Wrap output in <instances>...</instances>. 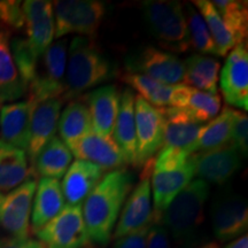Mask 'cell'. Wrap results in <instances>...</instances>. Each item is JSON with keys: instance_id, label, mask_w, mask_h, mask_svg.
<instances>
[{"instance_id": "cell-1", "label": "cell", "mask_w": 248, "mask_h": 248, "mask_svg": "<svg viewBox=\"0 0 248 248\" xmlns=\"http://www.w3.org/2000/svg\"><path fill=\"white\" fill-rule=\"evenodd\" d=\"M133 186L132 173L125 169L108 172L82 206L89 239L106 246L113 237L121 210Z\"/></svg>"}, {"instance_id": "cell-2", "label": "cell", "mask_w": 248, "mask_h": 248, "mask_svg": "<svg viewBox=\"0 0 248 248\" xmlns=\"http://www.w3.org/2000/svg\"><path fill=\"white\" fill-rule=\"evenodd\" d=\"M116 75V69L101 51L94 38L74 37L66 67L63 101L102 84Z\"/></svg>"}, {"instance_id": "cell-3", "label": "cell", "mask_w": 248, "mask_h": 248, "mask_svg": "<svg viewBox=\"0 0 248 248\" xmlns=\"http://www.w3.org/2000/svg\"><path fill=\"white\" fill-rule=\"evenodd\" d=\"M193 177L192 155L167 147H162L155 155L151 177L154 224H160L169 204Z\"/></svg>"}, {"instance_id": "cell-4", "label": "cell", "mask_w": 248, "mask_h": 248, "mask_svg": "<svg viewBox=\"0 0 248 248\" xmlns=\"http://www.w3.org/2000/svg\"><path fill=\"white\" fill-rule=\"evenodd\" d=\"M209 195L208 183L194 179L185 186L163 213L160 224L177 244H188L204 219V203Z\"/></svg>"}, {"instance_id": "cell-5", "label": "cell", "mask_w": 248, "mask_h": 248, "mask_svg": "<svg viewBox=\"0 0 248 248\" xmlns=\"http://www.w3.org/2000/svg\"><path fill=\"white\" fill-rule=\"evenodd\" d=\"M141 7L147 27L162 47L176 53L186 52L191 47L181 2L150 0L142 2Z\"/></svg>"}, {"instance_id": "cell-6", "label": "cell", "mask_w": 248, "mask_h": 248, "mask_svg": "<svg viewBox=\"0 0 248 248\" xmlns=\"http://www.w3.org/2000/svg\"><path fill=\"white\" fill-rule=\"evenodd\" d=\"M68 40L58 39L39 58L35 78L28 86V102L33 107L39 102L62 98L66 92Z\"/></svg>"}, {"instance_id": "cell-7", "label": "cell", "mask_w": 248, "mask_h": 248, "mask_svg": "<svg viewBox=\"0 0 248 248\" xmlns=\"http://www.w3.org/2000/svg\"><path fill=\"white\" fill-rule=\"evenodd\" d=\"M54 38L69 33L94 38L101 26L106 6L98 0H58L53 2Z\"/></svg>"}, {"instance_id": "cell-8", "label": "cell", "mask_w": 248, "mask_h": 248, "mask_svg": "<svg viewBox=\"0 0 248 248\" xmlns=\"http://www.w3.org/2000/svg\"><path fill=\"white\" fill-rule=\"evenodd\" d=\"M154 159L141 167L140 181L130 192L123 208L121 210L119 222L113 232L114 239L137 232L153 224V208H152L151 177L153 172Z\"/></svg>"}, {"instance_id": "cell-9", "label": "cell", "mask_w": 248, "mask_h": 248, "mask_svg": "<svg viewBox=\"0 0 248 248\" xmlns=\"http://www.w3.org/2000/svg\"><path fill=\"white\" fill-rule=\"evenodd\" d=\"M44 248H85L90 239L82 206H64L61 213L36 232Z\"/></svg>"}, {"instance_id": "cell-10", "label": "cell", "mask_w": 248, "mask_h": 248, "mask_svg": "<svg viewBox=\"0 0 248 248\" xmlns=\"http://www.w3.org/2000/svg\"><path fill=\"white\" fill-rule=\"evenodd\" d=\"M37 182L35 179L22 183L8 192H0V226L11 237L29 238L31 210Z\"/></svg>"}, {"instance_id": "cell-11", "label": "cell", "mask_w": 248, "mask_h": 248, "mask_svg": "<svg viewBox=\"0 0 248 248\" xmlns=\"http://www.w3.org/2000/svg\"><path fill=\"white\" fill-rule=\"evenodd\" d=\"M135 119L137 136L135 167H142L162 148L166 122L161 110L139 95H135Z\"/></svg>"}, {"instance_id": "cell-12", "label": "cell", "mask_w": 248, "mask_h": 248, "mask_svg": "<svg viewBox=\"0 0 248 248\" xmlns=\"http://www.w3.org/2000/svg\"><path fill=\"white\" fill-rule=\"evenodd\" d=\"M128 73L141 74L166 85L184 82L185 64L177 55L152 46L142 48L126 60Z\"/></svg>"}, {"instance_id": "cell-13", "label": "cell", "mask_w": 248, "mask_h": 248, "mask_svg": "<svg viewBox=\"0 0 248 248\" xmlns=\"http://www.w3.org/2000/svg\"><path fill=\"white\" fill-rule=\"evenodd\" d=\"M221 91L230 106L248 109V51L246 42L235 45L221 73Z\"/></svg>"}, {"instance_id": "cell-14", "label": "cell", "mask_w": 248, "mask_h": 248, "mask_svg": "<svg viewBox=\"0 0 248 248\" xmlns=\"http://www.w3.org/2000/svg\"><path fill=\"white\" fill-rule=\"evenodd\" d=\"M27 42L37 58H40L54 39L53 2L27 0L22 4Z\"/></svg>"}, {"instance_id": "cell-15", "label": "cell", "mask_w": 248, "mask_h": 248, "mask_svg": "<svg viewBox=\"0 0 248 248\" xmlns=\"http://www.w3.org/2000/svg\"><path fill=\"white\" fill-rule=\"evenodd\" d=\"M213 230L219 241L239 238L248 228V208L244 198L226 194L218 198L212 208Z\"/></svg>"}, {"instance_id": "cell-16", "label": "cell", "mask_w": 248, "mask_h": 248, "mask_svg": "<svg viewBox=\"0 0 248 248\" xmlns=\"http://www.w3.org/2000/svg\"><path fill=\"white\" fill-rule=\"evenodd\" d=\"M194 176L207 183L223 184L241 168L243 155L234 145L192 155Z\"/></svg>"}, {"instance_id": "cell-17", "label": "cell", "mask_w": 248, "mask_h": 248, "mask_svg": "<svg viewBox=\"0 0 248 248\" xmlns=\"http://www.w3.org/2000/svg\"><path fill=\"white\" fill-rule=\"evenodd\" d=\"M164 117L163 146L183 152L187 155L197 153L198 140L203 123L197 122L185 113L175 107H166L160 109Z\"/></svg>"}, {"instance_id": "cell-18", "label": "cell", "mask_w": 248, "mask_h": 248, "mask_svg": "<svg viewBox=\"0 0 248 248\" xmlns=\"http://www.w3.org/2000/svg\"><path fill=\"white\" fill-rule=\"evenodd\" d=\"M63 102L62 98H53L39 102L32 107L30 120V138L27 148L28 160H30L31 162L35 160L40 150L52 138L55 137Z\"/></svg>"}, {"instance_id": "cell-19", "label": "cell", "mask_w": 248, "mask_h": 248, "mask_svg": "<svg viewBox=\"0 0 248 248\" xmlns=\"http://www.w3.org/2000/svg\"><path fill=\"white\" fill-rule=\"evenodd\" d=\"M105 171L86 161L76 160L62 177L61 190L67 206H83L86 198L104 178Z\"/></svg>"}, {"instance_id": "cell-20", "label": "cell", "mask_w": 248, "mask_h": 248, "mask_svg": "<svg viewBox=\"0 0 248 248\" xmlns=\"http://www.w3.org/2000/svg\"><path fill=\"white\" fill-rule=\"evenodd\" d=\"M77 160L86 161L106 171L122 169L125 166L120 148L113 138H105L91 130L71 150Z\"/></svg>"}, {"instance_id": "cell-21", "label": "cell", "mask_w": 248, "mask_h": 248, "mask_svg": "<svg viewBox=\"0 0 248 248\" xmlns=\"http://www.w3.org/2000/svg\"><path fill=\"white\" fill-rule=\"evenodd\" d=\"M119 90L115 85L95 89L85 95L91 115L92 130L105 138H113V130L119 113Z\"/></svg>"}, {"instance_id": "cell-22", "label": "cell", "mask_w": 248, "mask_h": 248, "mask_svg": "<svg viewBox=\"0 0 248 248\" xmlns=\"http://www.w3.org/2000/svg\"><path fill=\"white\" fill-rule=\"evenodd\" d=\"M187 113L197 122L206 123L218 115L222 108L221 97L195 90L185 84L173 85L170 106Z\"/></svg>"}, {"instance_id": "cell-23", "label": "cell", "mask_w": 248, "mask_h": 248, "mask_svg": "<svg viewBox=\"0 0 248 248\" xmlns=\"http://www.w3.org/2000/svg\"><path fill=\"white\" fill-rule=\"evenodd\" d=\"M31 110L32 107L28 100L4 105L0 109V141L27 153Z\"/></svg>"}, {"instance_id": "cell-24", "label": "cell", "mask_w": 248, "mask_h": 248, "mask_svg": "<svg viewBox=\"0 0 248 248\" xmlns=\"http://www.w3.org/2000/svg\"><path fill=\"white\" fill-rule=\"evenodd\" d=\"M113 139L120 148L125 164H136L137 136H136L135 94L131 89H125L120 94L119 113L113 130Z\"/></svg>"}, {"instance_id": "cell-25", "label": "cell", "mask_w": 248, "mask_h": 248, "mask_svg": "<svg viewBox=\"0 0 248 248\" xmlns=\"http://www.w3.org/2000/svg\"><path fill=\"white\" fill-rule=\"evenodd\" d=\"M64 206L66 202L60 182L53 178H40L37 183L31 210V231L35 233L39 231L59 215Z\"/></svg>"}, {"instance_id": "cell-26", "label": "cell", "mask_w": 248, "mask_h": 248, "mask_svg": "<svg viewBox=\"0 0 248 248\" xmlns=\"http://www.w3.org/2000/svg\"><path fill=\"white\" fill-rule=\"evenodd\" d=\"M12 30L0 24V104L16 102L27 94L11 51Z\"/></svg>"}, {"instance_id": "cell-27", "label": "cell", "mask_w": 248, "mask_h": 248, "mask_svg": "<svg viewBox=\"0 0 248 248\" xmlns=\"http://www.w3.org/2000/svg\"><path fill=\"white\" fill-rule=\"evenodd\" d=\"M73 157L74 155L67 145L55 136L37 154L35 160L31 162V169L33 173L42 178H53L59 181L69 169Z\"/></svg>"}, {"instance_id": "cell-28", "label": "cell", "mask_w": 248, "mask_h": 248, "mask_svg": "<svg viewBox=\"0 0 248 248\" xmlns=\"http://www.w3.org/2000/svg\"><path fill=\"white\" fill-rule=\"evenodd\" d=\"M26 151L0 141V192H8L32 175Z\"/></svg>"}, {"instance_id": "cell-29", "label": "cell", "mask_w": 248, "mask_h": 248, "mask_svg": "<svg viewBox=\"0 0 248 248\" xmlns=\"http://www.w3.org/2000/svg\"><path fill=\"white\" fill-rule=\"evenodd\" d=\"M60 138L70 152L84 136L92 130L89 108L83 101H70L60 114L58 123Z\"/></svg>"}, {"instance_id": "cell-30", "label": "cell", "mask_w": 248, "mask_h": 248, "mask_svg": "<svg viewBox=\"0 0 248 248\" xmlns=\"http://www.w3.org/2000/svg\"><path fill=\"white\" fill-rule=\"evenodd\" d=\"M185 85L199 91L217 94V82L221 64L212 57L202 54H192L186 59Z\"/></svg>"}, {"instance_id": "cell-31", "label": "cell", "mask_w": 248, "mask_h": 248, "mask_svg": "<svg viewBox=\"0 0 248 248\" xmlns=\"http://www.w3.org/2000/svg\"><path fill=\"white\" fill-rule=\"evenodd\" d=\"M232 119L233 109L225 107L213 121L201 130L197 153L218 150L232 144Z\"/></svg>"}, {"instance_id": "cell-32", "label": "cell", "mask_w": 248, "mask_h": 248, "mask_svg": "<svg viewBox=\"0 0 248 248\" xmlns=\"http://www.w3.org/2000/svg\"><path fill=\"white\" fill-rule=\"evenodd\" d=\"M121 80L129 85L131 90H136L139 93V97L157 109L170 106L173 85H166L141 74L135 73L123 74Z\"/></svg>"}, {"instance_id": "cell-33", "label": "cell", "mask_w": 248, "mask_h": 248, "mask_svg": "<svg viewBox=\"0 0 248 248\" xmlns=\"http://www.w3.org/2000/svg\"><path fill=\"white\" fill-rule=\"evenodd\" d=\"M195 7L199 9V13L207 24L210 36L214 40V44L217 49L218 57H225L235 45H238L234 36L230 32L218 12L214 7L212 1L208 0H195L192 2Z\"/></svg>"}, {"instance_id": "cell-34", "label": "cell", "mask_w": 248, "mask_h": 248, "mask_svg": "<svg viewBox=\"0 0 248 248\" xmlns=\"http://www.w3.org/2000/svg\"><path fill=\"white\" fill-rule=\"evenodd\" d=\"M214 7L218 12L223 22L234 36L238 44L246 42L248 28L247 1L237 0H214Z\"/></svg>"}, {"instance_id": "cell-35", "label": "cell", "mask_w": 248, "mask_h": 248, "mask_svg": "<svg viewBox=\"0 0 248 248\" xmlns=\"http://www.w3.org/2000/svg\"><path fill=\"white\" fill-rule=\"evenodd\" d=\"M184 15L186 18V24H187L188 37H190V44L192 47L202 54L218 55L215 44H214V40L210 36L208 28H207V24L199 12L195 11L194 6L186 2Z\"/></svg>"}, {"instance_id": "cell-36", "label": "cell", "mask_w": 248, "mask_h": 248, "mask_svg": "<svg viewBox=\"0 0 248 248\" xmlns=\"http://www.w3.org/2000/svg\"><path fill=\"white\" fill-rule=\"evenodd\" d=\"M11 51L21 79L23 80L28 90V86L35 78L39 59L31 51L27 39L21 37L11 39Z\"/></svg>"}, {"instance_id": "cell-37", "label": "cell", "mask_w": 248, "mask_h": 248, "mask_svg": "<svg viewBox=\"0 0 248 248\" xmlns=\"http://www.w3.org/2000/svg\"><path fill=\"white\" fill-rule=\"evenodd\" d=\"M0 24L9 30H20L24 27L22 2L18 0H0Z\"/></svg>"}, {"instance_id": "cell-38", "label": "cell", "mask_w": 248, "mask_h": 248, "mask_svg": "<svg viewBox=\"0 0 248 248\" xmlns=\"http://www.w3.org/2000/svg\"><path fill=\"white\" fill-rule=\"evenodd\" d=\"M232 145H234L243 156L248 153V117L241 110L233 109L232 119Z\"/></svg>"}, {"instance_id": "cell-39", "label": "cell", "mask_w": 248, "mask_h": 248, "mask_svg": "<svg viewBox=\"0 0 248 248\" xmlns=\"http://www.w3.org/2000/svg\"><path fill=\"white\" fill-rule=\"evenodd\" d=\"M151 226L152 225L146 226V228L137 232H133V233L120 238L111 248H146L147 237Z\"/></svg>"}, {"instance_id": "cell-40", "label": "cell", "mask_w": 248, "mask_h": 248, "mask_svg": "<svg viewBox=\"0 0 248 248\" xmlns=\"http://www.w3.org/2000/svg\"><path fill=\"white\" fill-rule=\"evenodd\" d=\"M146 248H171L169 233L161 224H152L147 237Z\"/></svg>"}, {"instance_id": "cell-41", "label": "cell", "mask_w": 248, "mask_h": 248, "mask_svg": "<svg viewBox=\"0 0 248 248\" xmlns=\"http://www.w3.org/2000/svg\"><path fill=\"white\" fill-rule=\"evenodd\" d=\"M0 248H44L43 244L37 239H18L14 237L0 238Z\"/></svg>"}, {"instance_id": "cell-42", "label": "cell", "mask_w": 248, "mask_h": 248, "mask_svg": "<svg viewBox=\"0 0 248 248\" xmlns=\"http://www.w3.org/2000/svg\"><path fill=\"white\" fill-rule=\"evenodd\" d=\"M225 248H248V237L247 234H243L241 237L232 241Z\"/></svg>"}, {"instance_id": "cell-43", "label": "cell", "mask_w": 248, "mask_h": 248, "mask_svg": "<svg viewBox=\"0 0 248 248\" xmlns=\"http://www.w3.org/2000/svg\"><path fill=\"white\" fill-rule=\"evenodd\" d=\"M199 248H221L219 247V245L216 243V241H210V243H207L202 245V246L199 247Z\"/></svg>"}, {"instance_id": "cell-44", "label": "cell", "mask_w": 248, "mask_h": 248, "mask_svg": "<svg viewBox=\"0 0 248 248\" xmlns=\"http://www.w3.org/2000/svg\"><path fill=\"white\" fill-rule=\"evenodd\" d=\"M85 248H93V247H91V245H89V246L85 247Z\"/></svg>"}]
</instances>
